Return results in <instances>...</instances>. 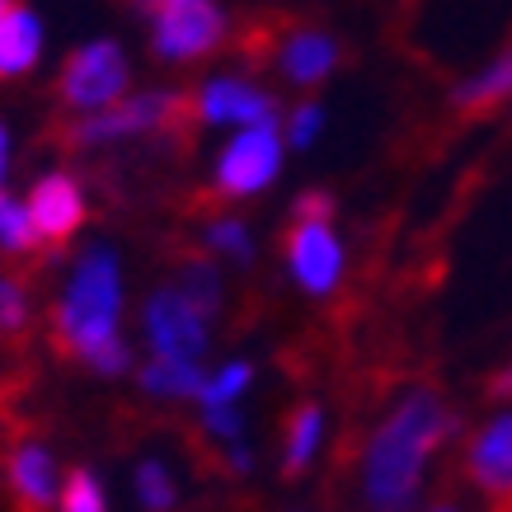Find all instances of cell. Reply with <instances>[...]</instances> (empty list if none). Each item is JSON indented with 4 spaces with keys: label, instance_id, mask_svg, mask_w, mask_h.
Instances as JSON below:
<instances>
[{
    "label": "cell",
    "instance_id": "1",
    "mask_svg": "<svg viewBox=\"0 0 512 512\" xmlns=\"http://www.w3.org/2000/svg\"><path fill=\"white\" fill-rule=\"evenodd\" d=\"M456 433L451 414L433 386L409 390L386 419L372 428L367 451H362V498L367 512H409L419 498L423 470L433 451Z\"/></svg>",
    "mask_w": 512,
    "mask_h": 512
},
{
    "label": "cell",
    "instance_id": "2",
    "mask_svg": "<svg viewBox=\"0 0 512 512\" xmlns=\"http://www.w3.org/2000/svg\"><path fill=\"white\" fill-rule=\"evenodd\" d=\"M123 315V273L109 245H90L71 268L62 301L52 306V339L66 357L85 362L99 376H123L132 367V348L118 334Z\"/></svg>",
    "mask_w": 512,
    "mask_h": 512
},
{
    "label": "cell",
    "instance_id": "3",
    "mask_svg": "<svg viewBox=\"0 0 512 512\" xmlns=\"http://www.w3.org/2000/svg\"><path fill=\"white\" fill-rule=\"evenodd\" d=\"M151 19V47L160 62H202L226 43V15L217 0H137Z\"/></svg>",
    "mask_w": 512,
    "mask_h": 512
},
{
    "label": "cell",
    "instance_id": "4",
    "mask_svg": "<svg viewBox=\"0 0 512 512\" xmlns=\"http://www.w3.org/2000/svg\"><path fill=\"white\" fill-rule=\"evenodd\" d=\"M127 57L118 43H85L80 52H71L62 66V80H57V99L62 109L71 113H104L113 109L118 99L127 94Z\"/></svg>",
    "mask_w": 512,
    "mask_h": 512
},
{
    "label": "cell",
    "instance_id": "5",
    "mask_svg": "<svg viewBox=\"0 0 512 512\" xmlns=\"http://www.w3.org/2000/svg\"><path fill=\"white\" fill-rule=\"evenodd\" d=\"M282 170V137H278V123H259V127H245L240 137L221 151L217 160V198H254L264 193Z\"/></svg>",
    "mask_w": 512,
    "mask_h": 512
},
{
    "label": "cell",
    "instance_id": "6",
    "mask_svg": "<svg viewBox=\"0 0 512 512\" xmlns=\"http://www.w3.org/2000/svg\"><path fill=\"white\" fill-rule=\"evenodd\" d=\"M141 325H146L151 353L165 357V362H202V353H207V315L174 287H160L146 301Z\"/></svg>",
    "mask_w": 512,
    "mask_h": 512
},
{
    "label": "cell",
    "instance_id": "7",
    "mask_svg": "<svg viewBox=\"0 0 512 512\" xmlns=\"http://www.w3.org/2000/svg\"><path fill=\"white\" fill-rule=\"evenodd\" d=\"M29 221L33 231H38V249H43V259H57L66 245H71V235L80 231V221H85V193H80V179L66 170H52L43 174L29 193Z\"/></svg>",
    "mask_w": 512,
    "mask_h": 512
},
{
    "label": "cell",
    "instance_id": "8",
    "mask_svg": "<svg viewBox=\"0 0 512 512\" xmlns=\"http://www.w3.org/2000/svg\"><path fill=\"white\" fill-rule=\"evenodd\" d=\"M470 484L489 498L494 512H512V409L494 414L466 447Z\"/></svg>",
    "mask_w": 512,
    "mask_h": 512
},
{
    "label": "cell",
    "instance_id": "9",
    "mask_svg": "<svg viewBox=\"0 0 512 512\" xmlns=\"http://www.w3.org/2000/svg\"><path fill=\"white\" fill-rule=\"evenodd\" d=\"M287 264L292 278L311 296H329L343 278V249L329 221H292L287 231Z\"/></svg>",
    "mask_w": 512,
    "mask_h": 512
},
{
    "label": "cell",
    "instance_id": "10",
    "mask_svg": "<svg viewBox=\"0 0 512 512\" xmlns=\"http://www.w3.org/2000/svg\"><path fill=\"white\" fill-rule=\"evenodd\" d=\"M198 118L202 123H235V127L278 123V99L240 76H221L198 90Z\"/></svg>",
    "mask_w": 512,
    "mask_h": 512
},
{
    "label": "cell",
    "instance_id": "11",
    "mask_svg": "<svg viewBox=\"0 0 512 512\" xmlns=\"http://www.w3.org/2000/svg\"><path fill=\"white\" fill-rule=\"evenodd\" d=\"M339 66V43L320 29H287L278 38V71L296 85H320Z\"/></svg>",
    "mask_w": 512,
    "mask_h": 512
},
{
    "label": "cell",
    "instance_id": "12",
    "mask_svg": "<svg viewBox=\"0 0 512 512\" xmlns=\"http://www.w3.org/2000/svg\"><path fill=\"white\" fill-rule=\"evenodd\" d=\"M10 489H15L19 512H47L57 498V466H52V451L43 442H19L5 461Z\"/></svg>",
    "mask_w": 512,
    "mask_h": 512
},
{
    "label": "cell",
    "instance_id": "13",
    "mask_svg": "<svg viewBox=\"0 0 512 512\" xmlns=\"http://www.w3.org/2000/svg\"><path fill=\"white\" fill-rule=\"evenodd\" d=\"M38 57H43V24H38L33 10L15 5L10 15H0V80L33 71Z\"/></svg>",
    "mask_w": 512,
    "mask_h": 512
},
{
    "label": "cell",
    "instance_id": "14",
    "mask_svg": "<svg viewBox=\"0 0 512 512\" xmlns=\"http://www.w3.org/2000/svg\"><path fill=\"white\" fill-rule=\"evenodd\" d=\"M508 94H512V43L503 47L484 71H475L470 80H461V85L451 90V109L456 113H489V109H498Z\"/></svg>",
    "mask_w": 512,
    "mask_h": 512
},
{
    "label": "cell",
    "instance_id": "15",
    "mask_svg": "<svg viewBox=\"0 0 512 512\" xmlns=\"http://www.w3.org/2000/svg\"><path fill=\"white\" fill-rule=\"evenodd\" d=\"M320 433H325V414L320 404H296L292 419H287V437H282V480H296L301 470L311 466L315 447H320Z\"/></svg>",
    "mask_w": 512,
    "mask_h": 512
},
{
    "label": "cell",
    "instance_id": "16",
    "mask_svg": "<svg viewBox=\"0 0 512 512\" xmlns=\"http://www.w3.org/2000/svg\"><path fill=\"white\" fill-rule=\"evenodd\" d=\"M174 292L188 296V301L212 320V315L221 311V292H226V287H221V268L212 264L207 254H188L184 264L174 268Z\"/></svg>",
    "mask_w": 512,
    "mask_h": 512
},
{
    "label": "cell",
    "instance_id": "17",
    "mask_svg": "<svg viewBox=\"0 0 512 512\" xmlns=\"http://www.w3.org/2000/svg\"><path fill=\"white\" fill-rule=\"evenodd\" d=\"M202 367L198 362H165V357H151L141 367V390H151L160 400H188L202 390Z\"/></svg>",
    "mask_w": 512,
    "mask_h": 512
},
{
    "label": "cell",
    "instance_id": "18",
    "mask_svg": "<svg viewBox=\"0 0 512 512\" xmlns=\"http://www.w3.org/2000/svg\"><path fill=\"white\" fill-rule=\"evenodd\" d=\"M0 249L10 254V259H29V254H43L38 249V231H33L29 221V207L10 193H0Z\"/></svg>",
    "mask_w": 512,
    "mask_h": 512
},
{
    "label": "cell",
    "instance_id": "19",
    "mask_svg": "<svg viewBox=\"0 0 512 512\" xmlns=\"http://www.w3.org/2000/svg\"><path fill=\"white\" fill-rule=\"evenodd\" d=\"M137 498L146 512H174L179 508V489H174V475L165 470V461L146 456L137 466Z\"/></svg>",
    "mask_w": 512,
    "mask_h": 512
},
{
    "label": "cell",
    "instance_id": "20",
    "mask_svg": "<svg viewBox=\"0 0 512 512\" xmlns=\"http://www.w3.org/2000/svg\"><path fill=\"white\" fill-rule=\"evenodd\" d=\"M249 381H254V367H249V362H226L221 372H212L207 381H202L198 404H202V409H221V404H235V400H240V395L249 390Z\"/></svg>",
    "mask_w": 512,
    "mask_h": 512
},
{
    "label": "cell",
    "instance_id": "21",
    "mask_svg": "<svg viewBox=\"0 0 512 512\" xmlns=\"http://www.w3.org/2000/svg\"><path fill=\"white\" fill-rule=\"evenodd\" d=\"M207 249L221 254V259H231V264H240V268L254 259V240H249L245 221H235V217H226V221L217 217L212 226H207Z\"/></svg>",
    "mask_w": 512,
    "mask_h": 512
},
{
    "label": "cell",
    "instance_id": "22",
    "mask_svg": "<svg viewBox=\"0 0 512 512\" xmlns=\"http://www.w3.org/2000/svg\"><path fill=\"white\" fill-rule=\"evenodd\" d=\"M62 512H109L104 489H99V480H94V470L76 466L71 475H66V484H62Z\"/></svg>",
    "mask_w": 512,
    "mask_h": 512
},
{
    "label": "cell",
    "instance_id": "23",
    "mask_svg": "<svg viewBox=\"0 0 512 512\" xmlns=\"http://www.w3.org/2000/svg\"><path fill=\"white\" fill-rule=\"evenodd\" d=\"M29 325V301H24V287L10 278H0V334H19Z\"/></svg>",
    "mask_w": 512,
    "mask_h": 512
},
{
    "label": "cell",
    "instance_id": "24",
    "mask_svg": "<svg viewBox=\"0 0 512 512\" xmlns=\"http://www.w3.org/2000/svg\"><path fill=\"white\" fill-rule=\"evenodd\" d=\"M320 123H325L320 104H296L292 118H287V141H292L296 151H306V146L320 137Z\"/></svg>",
    "mask_w": 512,
    "mask_h": 512
},
{
    "label": "cell",
    "instance_id": "25",
    "mask_svg": "<svg viewBox=\"0 0 512 512\" xmlns=\"http://www.w3.org/2000/svg\"><path fill=\"white\" fill-rule=\"evenodd\" d=\"M202 423H207V433L221 437V442H240V433H245V419L235 414L231 404H221V409H202Z\"/></svg>",
    "mask_w": 512,
    "mask_h": 512
},
{
    "label": "cell",
    "instance_id": "26",
    "mask_svg": "<svg viewBox=\"0 0 512 512\" xmlns=\"http://www.w3.org/2000/svg\"><path fill=\"white\" fill-rule=\"evenodd\" d=\"M292 221H334V198L325 188H311L292 202Z\"/></svg>",
    "mask_w": 512,
    "mask_h": 512
},
{
    "label": "cell",
    "instance_id": "27",
    "mask_svg": "<svg viewBox=\"0 0 512 512\" xmlns=\"http://www.w3.org/2000/svg\"><path fill=\"white\" fill-rule=\"evenodd\" d=\"M489 390H494L498 400H512V367L503 376H494V386H489Z\"/></svg>",
    "mask_w": 512,
    "mask_h": 512
},
{
    "label": "cell",
    "instance_id": "28",
    "mask_svg": "<svg viewBox=\"0 0 512 512\" xmlns=\"http://www.w3.org/2000/svg\"><path fill=\"white\" fill-rule=\"evenodd\" d=\"M5 160H10V132L0 127V184H5Z\"/></svg>",
    "mask_w": 512,
    "mask_h": 512
},
{
    "label": "cell",
    "instance_id": "29",
    "mask_svg": "<svg viewBox=\"0 0 512 512\" xmlns=\"http://www.w3.org/2000/svg\"><path fill=\"white\" fill-rule=\"evenodd\" d=\"M19 0H0V15H10V10H15Z\"/></svg>",
    "mask_w": 512,
    "mask_h": 512
},
{
    "label": "cell",
    "instance_id": "30",
    "mask_svg": "<svg viewBox=\"0 0 512 512\" xmlns=\"http://www.w3.org/2000/svg\"><path fill=\"white\" fill-rule=\"evenodd\" d=\"M428 512H456V508H447V503H437V508H428Z\"/></svg>",
    "mask_w": 512,
    "mask_h": 512
}]
</instances>
